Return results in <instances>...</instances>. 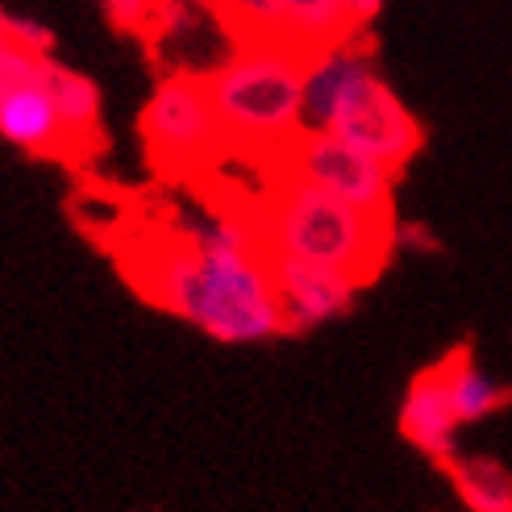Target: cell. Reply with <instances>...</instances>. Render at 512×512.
I'll return each instance as SVG.
<instances>
[{
    "label": "cell",
    "instance_id": "6da1fadb",
    "mask_svg": "<svg viewBox=\"0 0 512 512\" xmlns=\"http://www.w3.org/2000/svg\"><path fill=\"white\" fill-rule=\"evenodd\" d=\"M125 275L150 304L213 342L288 338L254 204H204L171 217L159 234L138 238V259L125 263Z\"/></svg>",
    "mask_w": 512,
    "mask_h": 512
},
{
    "label": "cell",
    "instance_id": "7a4b0ae2",
    "mask_svg": "<svg viewBox=\"0 0 512 512\" xmlns=\"http://www.w3.org/2000/svg\"><path fill=\"white\" fill-rule=\"evenodd\" d=\"M229 159L279 167L304 125V55L279 38L234 42L204 67Z\"/></svg>",
    "mask_w": 512,
    "mask_h": 512
},
{
    "label": "cell",
    "instance_id": "3957f363",
    "mask_svg": "<svg viewBox=\"0 0 512 512\" xmlns=\"http://www.w3.org/2000/svg\"><path fill=\"white\" fill-rule=\"evenodd\" d=\"M271 184L254 200V217H259V234L271 259H309L350 271L354 279H371L388 267L396 254L392 225L396 217L363 213L346 204L342 196L325 192L321 184L304 175H292L284 167L267 171Z\"/></svg>",
    "mask_w": 512,
    "mask_h": 512
},
{
    "label": "cell",
    "instance_id": "277c9868",
    "mask_svg": "<svg viewBox=\"0 0 512 512\" xmlns=\"http://www.w3.org/2000/svg\"><path fill=\"white\" fill-rule=\"evenodd\" d=\"M138 134L146 159L167 179L209 175L229 159L221 121L200 67H167L150 88Z\"/></svg>",
    "mask_w": 512,
    "mask_h": 512
},
{
    "label": "cell",
    "instance_id": "5b68a950",
    "mask_svg": "<svg viewBox=\"0 0 512 512\" xmlns=\"http://www.w3.org/2000/svg\"><path fill=\"white\" fill-rule=\"evenodd\" d=\"M325 134H338L342 142L358 146L363 155L379 159L396 175L421 155L425 125L421 117L392 92V84L379 75V63H367L338 96V109L329 117Z\"/></svg>",
    "mask_w": 512,
    "mask_h": 512
},
{
    "label": "cell",
    "instance_id": "8992f818",
    "mask_svg": "<svg viewBox=\"0 0 512 512\" xmlns=\"http://www.w3.org/2000/svg\"><path fill=\"white\" fill-rule=\"evenodd\" d=\"M279 167L292 171V175L313 179V184L342 196L346 204H354V209H363V213L396 217V171L383 167L371 155H363L358 146L342 142L338 134L304 130L292 142L288 155L279 159Z\"/></svg>",
    "mask_w": 512,
    "mask_h": 512
},
{
    "label": "cell",
    "instance_id": "52a82bcc",
    "mask_svg": "<svg viewBox=\"0 0 512 512\" xmlns=\"http://www.w3.org/2000/svg\"><path fill=\"white\" fill-rule=\"evenodd\" d=\"M271 284L279 317H284V334H313L329 321H342L354 309L358 292L367 288L350 271L309 259H271Z\"/></svg>",
    "mask_w": 512,
    "mask_h": 512
},
{
    "label": "cell",
    "instance_id": "ba28073f",
    "mask_svg": "<svg viewBox=\"0 0 512 512\" xmlns=\"http://www.w3.org/2000/svg\"><path fill=\"white\" fill-rule=\"evenodd\" d=\"M42 59L30 71L0 80V138L34 159L80 163L71 138H67V125L55 109V96H50V88L42 80Z\"/></svg>",
    "mask_w": 512,
    "mask_h": 512
},
{
    "label": "cell",
    "instance_id": "9c48e42d",
    "mask_svg": "<svg viewBox=\"0 0 512 512\" xmlns=\"http://www.w3.org/2000/svg\"><path fill=\"white\" fill-rule=\"evenodd\" d=\"M396 429H400V438L421 458H429L433 467H450L454 458L463 454V446H458V438H463V421L454 417L442 363H429L408 379V388L400 396Z\"/></svg>",
    "mask_w": 512,
    "mask_h": 512
},
{
    "label": "cell",
    "instance_id": "30bf717a",
    "mask_svg": "<svg viewBox=\"0 0 512 512\" xmlns=\"http://www.w3.org/2000/svg\"><path fill=\"white\" fill-rule=\"evenodd\" d=\"M42 80L50 88V96H55V109L67 125V138L75 146V159L92 155V150L100 146V138H105V130H100V117H105V96H100L96 80L84 71H75L67 63H59L55 55L42 59Z\"/></svg>",
    "mask_w": 512,
    "mask_h": 512
},
{
    "label": "cell",
    "instance_id": "8fae6325",
    "mask_svg": "<svg viewBox=\"0 0 512 512\" xmlns=\"http://www.w3.org/2000/svg\"><path fill=\"white\" fill-rule=\"evenodd\" d=\"M438 363H442V375H446V392H450V404H454V417L463 421V429L492 421L496 413H504V408L512 404V388L500 383L483 363H475V354L467 346L450 350L446 358H438Z\"/></svg>",
    "mask_w": 512,
    "mask_h": 512
},
{
    "label": "cell",
    "instance_id": "7c38bea8",
    "mask_svg": "<svg viewBox=\"0 0 512 512\" xmlns=\"http://www.w3.org/2000/svg\"><path fill=\"white\" fill-rule=\"evenodd\" d=\"M346 38H363L354 30L346 0H284V42L300 55H313Z\"/></svg>",
    "mask_w": 512,
    "mask_h": 512
},
{
    "label": "cell",
    "instance_id": "4fadbf2b",
    "mask_svg": "<svg viewBox=\"0 0 512 512\" xmlns=\"http://www.w3.org/2000/svg\"><path fill=\"white\" fill-rule=\"evenodd\" d=\"M450 488L467 512H512V471L492 454H458L446 467Z\"/></svg>",
    "mask_w": 512,
    "mask_h": 512
},
{
    "label": "cell",
    "instance_id": "5bb4252c",
    "mask_svg": "<svg viewBox=\"0 0 512 512\" xmlns=\"http://www.w3.org/2000/svg\"><path fill=\"white\" fill-rule=\"evenodd\" d=\"M209 9L229 42H284V0H209Z\"/></svg>",
    "mask_w": 512,
    "mask_h": 512
},
{
    "label": "cell",
    "instance_id": "9a60e30c",
    "mask_svg": "<svg viewBox=\"0 0 512 512\" xmlns=\"http://www.w3.org/2000/svg\"><path fill=\"white\" fill-rule=\"evenodd\" d=\"M100 13L109 17V25L125 38H142L150 34V21H155L159 0H96Z\"/></svg>",
    "mask_w": 512,
    "mask_h": 512
},
{
    "label": "cell",
    "instance_id": "2e32d148",
    "mask_svg": "<svg viewBox=\"0 0 512 512\" xmlns=\"http://www.w3.org/2000/svg\"><path fill=\"white\" fill-rule=\"evenodd\" d=\"M0 30H5L9 42L34 50V55H55V30H50L46 21L30 17V13H9V9H0Z\"/></svg>",
    "mask_w": 512,
    "mask_h": 512
},
{
    "label": "cell",
    "instance_id": "e0dca14e",
    "mask_svg": "<svg viewBox=\"0 0 512 512\" xmlns=\"http://www.w3.org/2000/svg\"><path fill=\"white\" fill-rule=\"evenodd\" d=\"M392 242H396V250H408V254H438V250H442V238L433 234L429 225H421V221H400V217H396V225H392Z\"/></svg>",
    "mask_w": 512,
    "mask_h": 512
},
{
    "label": "cell",
    "instance_id": "ac0fdd59",
    "mask_svg": "<svg viewBox=\"0 0 512 512\" xmlns=\"http://www.w3.org/2000/svg\"><path fill=\"white\" fill-rule=\"evenodd\" d=\"M383 5H388V0H346V9H350V21H354V30H358V34H367L371 25L379 21Z\"/></svg>",
    "mask_w": 512,
    "mask_h": 512
},
{
    "label": "cell",
    "instance_id": "d6986e66",
    "mask_svg": "<svg viewBox=\"0 0 512 512\" xmlns=\"http://www.w3.org/2000/svg\"><path fill=\"white\" fill-rule=\"evenodd\" d=\"M0 42H5V30H0Z\"/></svg>",
    "mask_w": 512,
    "mask_h": 512
}]
</instances>
